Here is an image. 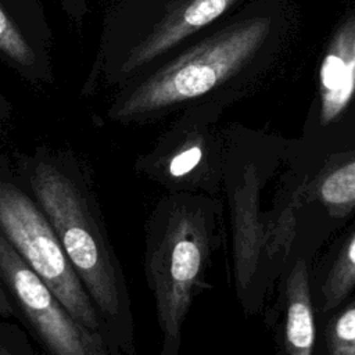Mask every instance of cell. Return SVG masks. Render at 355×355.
Listing matches in <instances>:
<instances>
[{
  "label": "cell",
  "instance_id": "obj_7",
  "mask_svg": "<svg viewBox=\"0 0 355 355\" xmlns=\"http://www.w3.org/2000/svg\"><path fill=\"white\" fill-rule=\"evenodd\" d=\"M234 0H193L184 11L165 18L146 35L114 68L105 82L115 83L175 46L184 36L219 17Z\"/></svg>",
  "mask_w": 355,
  "mask_h": 355
},
{
  "label": "cell",
  "instance_id": "obj_16",
  "mask_svg": "<svg viewBox=\"0 0 355 355\" xmlns=\"http://www.w3.org/2000/svg\"><path fill=\"white\" fill-rule=\"evenodd\" d=\"M18 311L15 308V305L12 304L8 291L4 286V282L0 276V316L1 318H11L14 315H17Z\"/></svg>",
  "mask_w": 355,
  "mask_h": 355
},
{
  "label": "cell",
  "instance_id": "obj_5",
  "mask_svg": "<svg viewBox=\"0 0 355 355\" xmlns=\"http://www.w3.org/2000/svg\"><path fill=\"white\" fill-rule=\"evenodd\" d=\"M0 276L17 311L49 355H94L107 351L101 338L90 334L67 312L1 232Z\"/></svg>",
  "mask_w": 355,
  "mask_h": 355
},
{
  "label": "cell",
  "instance_id": "obj_10",
  "mask_svg": "<svg viewBox=\"0 0 355 355\" xmlns=\"http://www.w3.org/2000/svg\"><path fill=\"white\" fill-rule=\"evenodd\" d=\"M355 284V233L345 244L326 282L323 308L338 305Z\"/></svg>",
  "mask_w": 355,
  "mask_h": 355
},
{
  "label": "cell",
  "instance_id": "obj_13",
  "mask_svg": "<svg viewBox=\"0 0 355 355\" xmlns=\"http://www.w3.org/2000/svg\"><path fill=\"white\" fill-rule=\"evenodd\" d=\"M0 355H35L24 333L14 324L0 322Z\"/></svg>",
  "mask_w": 355,
  "mask_h": 355
},
{
  "label": "cell",
  "instance_id": "obj_4",
  "mask_svg": "<svg viewBox=\"0 0 355 355\" xmlns=\"http://www.w3.org/2000/svg\"><path fill=\"white\" fill-rule=\"evenodd\" d=\"M265 33L263 21L226 31L121 94L111 105L108 116L121 122L133 121L204 94L240 65Z\"/></svg>",
  "mask_w": 355,
  "mask_h": 355
},
{
  "label": "cell",
  "instance_id": "obj_18",
  "mask_svg": "<svg viewBox=\"0 0 355 355\" xmlns=\"http://www.w3.org/2000/svg\"><path fill=\"white\" fill-rule=\"evenodd\" d=\"M94 355H108V354H107V351H98V352H96Z\"/></svg>",
  "mask_w": 355,
  "mask_h": 355
},
{
  "label": "cell",
  "instance_id": "obj_17",
  "mask_svg": "<svg viewBox=\"0 0 355 355\" xmlns=\"http://www.w3.org/2000/svg\"><path fill=\"white\" fill-rule=\"evenodd\" d=\"M12 115V105L10 100L0 92V128L4 126Z\"/></svg>",
  "mask_w": 355,
  "mask_h": 355
},
{
  "label": "cell",
  "instance_id": "obj_6",
  "mask_svg": "<svg viewBox=\"0 0 355 355\" xmlns=\"http://www.w3.org/2000/svg\"><path fill=\"white\" fill-rule=\"evenodd\" d=\"M0 61L31 85L54 82L51 29L42 0H0Z\"/></svg>",
  "mask_w": 355,
  "mask_h": 355
},
{
  "label": "cell",
  "instance_id": "obj_9",
  "mask_svg": "<svg viewBox=\"0 0 355 355\" xmlns=\"http://www.w3.org/2000/svg\"><path fill=\"white\" fill-rule=\"evenodd\" d=\"M315 319L309 294L306 265L300 261L287 284L284 344L288 355H312L315 347Z\"/></svg>",
  "mask_w": 355,
  "mask_h": 355
},
{
  "label": "cell",
  "instance_id": "obj_2",
  "mask_svg": "<svg viewBox=\"0 0 355 355\" xmlns=\"http://www.w3.org/2000/svg\"><path fill=\"white\" fill-rule=\"evenodd\" d=\"M0 232L67 312L103 340L98 315L42 208L0 155ZM104 343V341H103Z\"/></svg>",
  "mask_w": 355,
  "mask_h": 355
},
{
  "label": "cell",
  "instance_id": "obj_11",
  "mask_svg": "<svg viewBox=\"0 0 355 355\" xmlns=\"http://www.w3.org/2000/svg\"><path fill=\"white\" fill-rule=\"evenodd\" d=\"M319 196L331 207L355 205V161L330 172L320 183Z\"/></svg>",
  "mask_w": 355,
  "mask_h": 355
},
{
  "label": "cell",
  "instance_id": "obj_1",
  "mask_svg": "<svg viewBox=\"0 0 355 355\" xmlns=\"http://www.w3.org/2000/svg\"><path fill=\"white\" fill-rule=\"evenodd\" d=\"M17 172L50 220L86 290L108 355H135L125 277L86 166L71 151L37 147L19 158Z\"/></svg>",
  "mask_w": 355,
  "mask_h": 355
},
{
  "label": "cell",
  "instance_id": "obj_14",
  "mask_svg": "<svg viewBox=\"0 0 355 355\" xmlns=\"http://www.w3.org/2000/svg\"><path fill=\"white\" fill-rule=\"evenodd\" d=\"M202 150L198 146L189 147L176 155H173L168 162V173L178 179L190 173L201 161Z\"/></svg>",
  "mask_w": 355,
  "mask_h": 355
},
{
  "label": "cell",
  "instance_id": "obj_12",
  "mask_svg": "<svg viewBox=\"0 0 355 355\" xmlns=\"http://www.w3.org/2000/svg\"><path fill=\"white\" fill-rule=\"evenodd\" d=\"M326 345L327 355H355V301L330 320Z\"/></svg>",
  "mask_w": 355,
  "mask_h": 355
},
{
  "label": "cell",
  "instance_id": "obj_8",
  "mask_svg": "<svg viewBox=\"0 0 355 355\" xmlns=\"http://www.w3.org/2000/svg\"><path fill=\"white\" fill-rule=\"evenodd\" d=\"M322 119H333L355 87V22L347 24L324 58L322 71Z\"/></svg>",
  "mask_w": 355,
  "mask_h": 355
},
{
  "label": "cell",
  "instance_id": "obj_3",
  "mask_svg": "<svg viewBox=\"0 0 355 355\" xmlns=\"http://www.w3.org/2000/svg\"><path fill=\"white\" fill-rule=\"evenodd\" d=\"M161 205V204H159ZM178 202L158 207L148 227L146 275L164 333V354L178 349L180 322L186 313L205 261V230L190 209Z\"/></svg>",
  "mask_w": 355,
  "mask_h": 355
},
{
  "label": "cell",
  "instance_id": "obj_15",
  "mask_svg": "<svg viewBox=\"0 0 355 355\" xmlns=\"http://www.w3.org/2000/svg\"><path fill=\"white\" fill-rule=\"evenodd\" d=\"M62 11L75 22L82 24L86 14L90 11L87 0H57Z\"/></svg>",
  "mask_w": 355,
  "mask_h": 355
}]
</instances>
